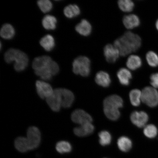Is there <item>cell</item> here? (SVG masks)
Here are the masks:
<instances>
[{
  "mask_svg": "<svg viewBox=\"0 0 158 158\" xmlns=\"http://www.w3.org/2000/svg\"><path fill=\"white\" fill-rule=\"evenodd\" d=\"M141 91L138 89H134L130 91L129 98L130 102L134 106H139L141 101Z\"/></svg>",
  "mask_w": 158,
  "mask_h": 158,
  "instance_id": "26",
  "label": "cell"
},
{
  "mask_svg": "<svg viewBox=\"0 0 158 158\" xmlns=\"http://www.w3.org/2000/svg\"><path fill=\"white\" fill-rule=\"evenodd\" d=\"M64 13L65 16L68 18L72 19L80 15L81 10L78 5L70 4L64 7Z\"/></svg>",
  "mask_w": 158,
  "mask_h": 158,
  "instance_id": "22",
  "label": "cell"
},
{
  "mask_svg": "<svg viewBox=\"0 0 158 158\" xmlns=\"http://www.w3.org/2000/svg\"><path fill=\"white\" fill-rule=\"evenodd\" d=\"M117 76L120 84L124 86H128L130 84L132 75L128 69L125 68H120L118 71Z\"/></svg>",
  "mask_w": 158,
  "mask_h": 158,
  "instance_id": "18",
  "label": "cell"
},
{
  "mask_svg": "<svg viewBox=\"0 0 158 158\" xmlns=\"http://www.w3.org/2000/svg\"><path fill=\"white\" fill-rule=\"evenodd\" d=\"M29 151L38 148L41 141V134L39 128L31 126L27 129V137Z\"/></svg>",
  "mask_w": 158,
  "mask_h": 158,
  "instance_id": "7",
  "label": "cell"
},
{
  "mask_svg": "<svg viewBox=\"0 0 158 158\" xmlns=\"http://www.w3.org/2000/svg\"><path fill=\"white\" fill-rule=\"evenodd\" d=\"M46 101L49 107L53 111H60L62 107V101L58 88L54 90L52 95L46 99Z\"/></svg>",
  "mask_w": 158,
  "mask_h": 158,
  "instance_id": "10",
  "label": "cell"
},
{
  "mask_svg": "<svg viewBox=\"0 0 158 158\" xmlns=\"http://www.w3.org/2000/svg\"><path fill=\"white\" fill-rule=\"evenodd\" d=\"M56 149L60 154L70 152L72 149V146L68 141H61L56 144Z\"/></svg>",
  "mask_w": 158,
  "mask_h": 158,
  "instance_id": "29",
  "label": "cell"
},
{
  "mask_svg": "<svg viewBox=\"0 0 158 158\" xmlns=\"http://www.w3.org/2000/svg\"><path fill=\"white\" fill-rule=\"evenodd\" d=\"M15 34V28L10 23H5L2 26L0 35L3 38L6 40L13 38Z\"/></svg>",
  "mask_w": 158,
  "mask_h": 158,
  "instance_id": "21",
  "label": "cell"
},
{
  "mask_svg": "<svg viewBox=\"0 0 158 158\" xmlns=\"http://www.w3.org/2000/svg\"><path fill=\"white\" fill-rule=\"evenodd\" d=\"M40 44L45 50L50 51L55 47V40L52 35H47L41 39Z\"/></svg>",
  "mask_w": 158,
  "mask_h": 158,
  "instance_id": "20",
  "label": "cell"
},
{
  "mask_svg": "<svg viewBox=\"0 0 158 158\" xmlns=\"http://www.w3.org/2000/svg\"><path fill=\"white\" fill-rule=\"evenodd\" d=\"M141 44V39L139 35L127 31L116 39L114 45L119 51L120 55L125 56L138 50Z\"/></svg>",
  "mask_w": 158,
  "mask_h": 158,
  "instance_id": "2",
  "label": "cell"
},
{
  "mask_svg": "<svg viewBox=\"0 0 158 158\" xmlns=\"http://www.w3.org/2000/svg\"><path fill=\"white\" fill-rule=\"evenodd\" d=\"M122 98L117 95H112L106 98L103 102L104 112L109 119L115 121L119 118L120 113L119 109L123 107Z\"/></svg>",
  "mask_w": 158,
  "mask_h": 158,
  "instance_id": "3",
  "label": "cell"
},
{
  "mask_svg": "<svg viewBox=\"0 0 158 158\" xmlns=\"http://www.w3.org/2000/svg\"><path fill=\"white\" fill-rule=\"evenodd\" d=\"M130 118L132 123L139 128L145 127L149 119L147 113L142 111L132 112Z\"/></svg>",
  "mask_w": 158,
  "mask_h": 158,
  "instance_id": "11",
  "label": "cell"
},
{
  "mask_svg": "<svg viewBox=\"0 0 158 158\" xmlns=\"http://www.w3.org/2000/svg\"><path fill=\"white\" fill-rule=\"evenodd\" d=\"M71 119L74 123L80 124L91 123L93 121L92 116L84 110L77 109L73 112L71 115Z\"/></svg>",
  "mask_w": 158,
  "mask_h": 158,
  "instance_id": "8",
  "label": "cell"
},
{
  "mask_svg": "<svg viewBox=\"0 0 158 158\" xmlns=\"http://www.w3.org/2000/svg\"><path fill=\"white\" fill-rule=\"evenodd\" d=\"M15 145L16 149L20 152L24 153L29 151L26 137L17 138L15 142Z\"/></svg>",
  "mask_w": 158,
  "mask_h": 158,
  "instance_id": "25",
  "label": "cell"
},
{
  "mask_svg": "<svg viewBox=\"0 0 158 158\" xmlns=\"http://www.w3.org/2000/svg\"><path fill=\"white\" fill-rule=\"evenodd\" d=\"M141 101L151 107H154L158 104V92L153 87L147 86L141 91Z\"/></svg>",
  "mask_w": 158,
  "mask_h": 158,
  "instance_id": "6",
  "label": "cell"
},
{
  "mask_svg": "<svg viewBox=\"0 0 158 158\" xmlns=\"http://www.w3.org/2000/svg\"><path fill=\"white\" fill-rule=\"evenodd\" d=\"M117 145L120 151L127 152L131 149L132 147V143L129 138L126 136H122L118 138Z\"/></svg>",
  "mask_w": 158,
  "mask_h": 158,
  "instance_id": "24",
  "label": "cell"
},
{
  "mask_svg": "<svg viewBox=\"0 0 158 158\" xmlns=\"http://www.w3.org/2000/svg\"><path fill=\"white\" fill-rule=\"evenodd\" d=\"M62 101V107L65 108H70L73 103L75 97L70 90L65 88H59Z\"/></svg>",
  "mask_w": 158,
  "mask_h": 158,
  "instance_id": "13",
  "label": "cell"
},
{
  "mask_svg": "<svg viewBox=\"0 0 158 158\" xmlns=\"http://www.w3.org/2000/svg\"><path fill=\"white\" fill-rule=\"evenodd\" d=\"M124 26L128 29H132L139 27L141 23L139 17L135 14L124 16L123 19Z\"/></svg>",
  "mask_w": 158,
  "mask_h": 158,
  "instance_id": "14",
  "label": "cell"
},
{
  "mask_svg": "<svg viewBox=\"0 0 158 158\" xmlns=\"http://www.w3.org/2000/svg\"><path fill=\"white\" fill-rule=\"evenodd\" d=\"M94 130V126L91 123H89L75 128L73 131L75 135L78 137H84L92 134Z\"/></svg>",
  "mask_w": 158,
  "mask_h": 158,
  "instance_id": "15",
  "label": "cell"
},
{
  "mask_svg": "<svg viewBox=\"0 0 158 158\" xmlns=\"http://www.w3.org/2000/svg\"><path fill=\"white\" fill-rule=\"evenodd\" d=\"M143 133L148 138H155L157 134V128L153 124H148L144 127Z\"/></svg>",
  "mask_w": 158,
  "mask_h": 158,
  "instance_id": "31",
  "label": "cell"
},
{
  "mask_svg": "<svg viewBox=\"0 0 158 158\" xmlns=\"http://www.w3.org/2000/svg\"><path fill=\"white\" fill-rule=\"evenodd\" d=\"M73 71L74 74L86 77L89 75L91 62L88 57L80 56L75 59L73 62Z\"/></svg>",
  "mask_w": 158,
  "mask_h": 158,
  "instance_id": "5",
  "label": "cell"
},
{
  "mask_svg": "<svg viewBox=\"0 0 158 158\" xmlns=\"http://www.w3.org/2000/svg\"><path fill=\"white\" fill-rule=\"evenodd\" d=\"M150 83L152 87L158 89V73H154L150 76Z\"/></svg>",
  "mask_w": 158,
  "mask_h": 158,
  "instance_id": "33",
  "label": "cell"
},
{
  "mask_svg": "<svg viewBox=\"0 0 158 158\" xmlns=\"http://www.w3.org/2000/svg\"><path fill=\"white\" fill-rule=\"evenodd\" d=\"M4 59L8 64L15 61L14 68L18 72L24 70L29 62L28 56L25 53L19 49L13 48L9 49L5 52Z\"/></svg>",
  "mask_w": 158,
  "mask_h": 158,
  "instance_id": "4",
  "label": "cell"
},
{
  "mask_svg": "<svg viewBox=\"0 0 158 158\" xmlns=\"http://www.w3.org/2000/svg\"><path fill=\"white\" fill-rule=\"evenodd\" d=\"M143 64L141 58L138 55H132L128 57L126 61V66L131 70H135L140 68Z\"/></svg>",
  "mask_w": 158,
  "mask_h": 158,
  "instance_id": "19",
  "label": "cell"
},
{
  "mask_svg": "<svg viewBox=\"0 0 158 158\" xmlns=\"http://www.w3.org/2000/svg\"><path fill=\"white\" fill-rule=\"evenodd\" d=\"M104 54L106 60L110 63L116 62L120 55L119 51L114 45L106 44L104 48Z\"/></svg>",
  "mask_w": 158,
  "mask_h": 158,
  "instance_id": "12",
  "label": "cell"
},
{
  "mask_svg": "<svg viewBox=\"0 0 158 158\" xmlns=\"http://www.w3.org/2000/svg\"><path fill=\"white\" fill-rule=\"evenodd\" d=\"M35 87L37 94L43 99L49 97L54 91L50 84L43 81H36Z\"/></svg>",
  "mask_w": 158,
  "mask_h": 158,
  "instance_id": "9",
  "label": "cell"
},
{
  "mask_svg": "<svg viewBox=\"0 0 158 158\" xmlns=\"http://www.w3.org/2000/svg\"><path fill=\"white\" fill-rule=\"evenodd\" d=\"M155 25L156 28L158 31V19L156 21Z\"/></svg>",
  "mask_w": 158,
  "mask_h": 158,
  "instance_id": "34",
  "label": "cell"
},
{
  "mask_svg": "<svg viewBox=\"0 0 158 158\" xmlns=\"http://www.w3.org/2000/svg\"><path fill=\"white\" fill-rule=\"evenodd\" d=\"M98 137L99 138V143L102 146H107L111 143V135L108 131L105 130L101 131L98 134Z\"/></svg>",
  "mask_w": 158,
  "mask_h": 158,
  "instance_id": "30",
  "label": "cell"
},
{
  "mask_svg": "<svg viewBox=\"0 0 158 158\" xmlns=\"http://www.w3.org/2000/svg\"><path fill=\"white\" fill-rule=\"evenodd\" d=\"M57 21L56 18L54 16L47 15L42 19V25L47 30H54L56 28Z\"/></svg>",
  "mask_w": 158,
  "mask_h": 158,
  "instance_id": "23",
  "label": "cell"
},
{
  "mask_svg": "<svg viewBox=\"0 0 158 158\" xmlns=\"http://www.w3.org/2000/svg\"><path fill=\"white\" fill-rule=\"evenodd\" d=\"M37 4L41 10L44 13L50 11L52 9V3L49 0H39Z\"/></svg>",
  "mask_w": 158,
  "mask_h": 158,
  "instance_id": "32",
  "label": "cell"
},
{
  "mask_svg": "<svg viewBox=\"0 0 158 158\" xmlns=\"http://www.w3.org/2000/svg\"><path fill=\"white\" fill-rule=\"evenodd\" d=\"M146 59L150 67L153 68L158 67V54L155 51H148L146 55Z\"/></svg>",
  "mask_w": 158,
  "mask_h": 158,
  "instance_id": "27",
  "label": "cell"
},
{
  "mask_svg": "<svg viewBox=\"0 0 158 158\" xmlns=\"http://www.w3.org/2000/svg\"><path fill=\"white\" fill-rule=\"evenodd\" d=\"M95 81L97 84L104 88L108 87L111 83L109 74L103 71H100L97 73Z\"/></svg>",
  "mask_w": 158,
  "mask_h": 158,
  "instance_id": "17",
  "label": "cell"
},
{
  "mask_svg": "<svg viewBox=\"0 0 158 158\" xmlns=\"http://www.w3.org/2000/svg\"><path fill=\"white\" fill-rule=\"evenodd\" d=\"M75 29L79 34L84 36H88L92 32V26L89 21L82 19L75 27Z\"/></svg>",
  "mask_w": 158,
  "mask_h": 158,
  "instance_id": "16",
  "label": "cell"
},
{
  "mask_svg": "<svg viewBox=\"0 0 158 158\" xmlns=\"http://www.w3.org/2000/svg\"><path fill=\"white\" fill-rule=\"evenodd\" d=\"M118 4L119 9L126 13L132 11L135 6L134 2L131 0H119Z\"/></svg>",
  "mask_w": 158,
  "mask_h": 158,
  "instance_id": "28",
  "label": "cell"
},
{
  "mask_svg": "<svg viewBox=\"0 0 158 158\" xmlns=\"http://www.w3.org/2000/svg\"><path fill=\"white\" fill-rule=\"evenodd\" d=\"M32 68L35 74L43 80H51L53 76L58 73L59 65L51 57L44 55L36 57L33 60Z\"/></svg>",
  "mask_w": 158,
  "mask_h": 158,
  "instance_id": "1",
  "label": "cell"
}]
</instances>
